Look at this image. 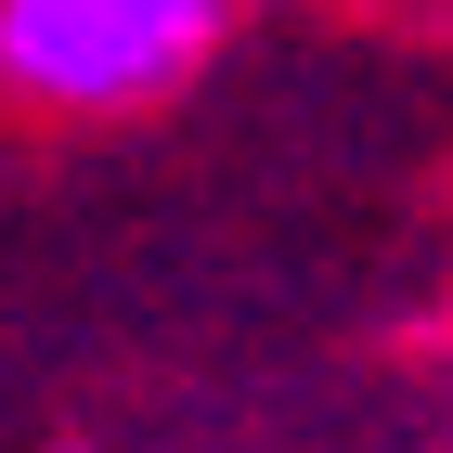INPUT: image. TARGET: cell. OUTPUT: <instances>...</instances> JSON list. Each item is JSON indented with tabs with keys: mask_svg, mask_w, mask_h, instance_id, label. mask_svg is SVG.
<instances>
[{
	"mask_svg": "<svg viewBox=\"0 0 453 453\" xmlns=\"http://www.w3.org/2000/svg\"><path fill=\"white\" fill-rule=\"evenodd\" d=\"M234 0H0V91L52 117L156 104L220 52Z\"/></svg>",
	"mask_w": 453,
	"mask_h": 453,
	"instance_id": "6da1fadb",
	"label": "cell"
}]
</instances>
